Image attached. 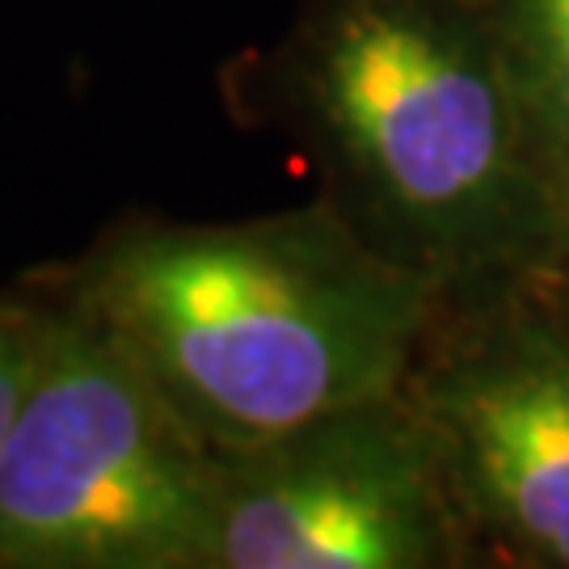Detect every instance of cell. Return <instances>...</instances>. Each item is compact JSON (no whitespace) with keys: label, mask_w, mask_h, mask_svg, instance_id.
Masks as SVG:
<instances>
[{"label":"cell","mask_w":569,"mask_h":569,"mask_svg":"<svg viewBox=\"0 0 569 569\" xmlns=\"http://www.w3.org/2000/svg\"><path fill=\"white\" fill-rule=\"evenodd\" d=\"M39 287L102 321L220 456L397 392L435 296L333 211L127 220Z\"/></svg>","instance_id":"cell-1"},{"label":"cell","mask_w":569,"mask_h":569,"mask_svg":"<svg viewBox=\"0 0 569 569\" xmlns=\"http://www.w3.org/2000/svg\"><path fill=\"white\" fill-rule=\"evenodd\" d=\"M274 81L418 270L481 262L528 224L531 114L486 4L312 0Z\"/></svg>","instance_id":"cell-2"},{"label":"cell","mask_w":569,"mask_h":569,"mask_svg":"<svg viewBox=\"0 0 569 569\" xmlns=\"http://www.w3.org/2000/svg\"><path fill=\"white\" fill-rule=\"evenodd\" d=\"M39 296V363L0 448V569H207L220 451L102 321Z\"/></svg>","instance_id":"cell-3"},{"label":"cell","mask_w":569,"mask_h":569,"mask_svg":"<svg viewBox=\"0 0 569 569\" xmlns=\"http://www.w3.org/2000/svg\"><path fill=\"white\" fill-rule=\"evenodd\" d=\"M451 472L397 392L220 456L207 569H422L451 552Z\"/></svg>","instance_id":"cell-4"},{"label":"cell","mask_w":569,"mask_h":569,"mask_svg":"<svg viewBox=\"0 0 569 569\" xmlns=\"http://www.w3.org/2000/svg\"><path fill=\"white\" fill-rule=\"evenodd\" d=\"M451 489L523 549L569 566V355L540 329L465 346L427 388Z\"/></svg>","instance_id":"cell-5"},{"label":"cell","mask_w":569,"mask_h":569,"mask_svg":"<svg viewBox=\"0 0 569 569\" xmlns=\"http://www.w3.org/2000/svg\"><path fill=\"white\" fill-rule=\"evenodd\" d=\"M493 13L528 114L569 131V0H507Z\"/></svg>","instance_id":"cell-6"},{"label":"cell","mask_w":569,"mask_h":569,"mask_svg":"<svg viewBox=\"0 0 569 569\" xmlns=\"http://www.w3.org/2000/svg\"><path fill=\"white\" fill-rule=\"evenodd\" d=\"M42 326H47V300H13L0 296V448L13 430L26 388L34 380V363H39Z\"/></svg>","instance_id":"cell-7"}]
</instances>
